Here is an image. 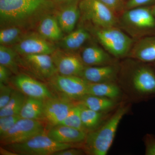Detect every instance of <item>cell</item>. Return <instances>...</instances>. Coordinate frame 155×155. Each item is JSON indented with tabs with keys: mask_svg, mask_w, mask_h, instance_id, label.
Here are the masks:
<instances>
[{
	"mask_svg": "<svg viewBox=\"0 0 155 155\" xmlns=\"http://www.w3.org/2000/svg\"><path fill=\"white\" fill-rule=\"evenodd\" d=\"M58 74L79 76L86 66L79 54L58 48L51 55Z\"/></svg>",
	"mask_w": 155,
	"mask_h": 155,
	"instance_id": "12",
	"label": "cell"
},
{
	"mask_svg": "<svg viewBox=\"0 0 155 155\" xmlns=\"http://www.w3.org/2000/svg\"><path fill=\"white\" fill-rule=\"evenodd\" d=\"M134 91L147 97L155 96V70L148 65H143L135 69L131 78Z\"/></svg>",
	"mask_w": 155,
	"mask_h": 155,
	"instance_id": "14",
	"label": "cell"
},
{
	"mask_svg": "<svg viewBox=\"0 0 155 155\" xmlns=\"http://www.w3.org/2000/svg\"><path fill=\"white\" fill-rule=\"evenodd\" d=\"M20 56L11 47L0 45V64L5 66L14 75L20 72Z\"/></svg>",
	"mask_w": 155,
	"mask_h": 155,
	"instance_id": "25",
	"label": "cell"
},
{
	"mask_svg": "<svg viewBox=\"0 0 155 155\" xmlns=\"http://www.w3.org/2000/svg\"><path fill=\"white\" fill-rule=\"evenodd\" d=\"M10 82L26 97L45 100L54 96L47 85L23 72L12 76Z\"/></svg>",
	"mask_w": 155,
	"mask_h": 155,
	"instance_id": "10",
	"label": "cell"
},
{
	"mask_svg": "<svg viewBox=\"0 0 155 155\" xmlns=\"http://www.w3.org/2000/svg\"><path fill=\"white\" fill-rule=\"evenodd\" d=\"M44 132L41 121L21 118L5 134L0 137L1 144L6 146L21 143Z\"/></svg>",
	"mask_w": 155,
	"mask_h": 155,
	"instance_id": "8",
	"label": "cell"
},
{
	"mask_svg": "<svg viewBox=\"0 0 155 155\" xmlns=\"http://www.w3.org/2000/svg\"><path fill=\"white\" fill-rule=\"evenodd\" d=\"M81 0H52L57 8H60L65 6L78 4Z\"/></svg>",
	"mask_w": 155,
	"mask_h": 155,
	"instance_id": "37",
	"label": "cell"
},
{
	"mask_svg": "<svg viewBox=\"0 0 155 155\" xmlns=\"http://www.w3.org/2000/svg\"><path fill=\"white\" fill-rule=\"evenodd\" d=\"M20 56L51 55L58 48L55 43L49 41L37 32L29 31L17 44L11 47Z\"/></svg>",
	"mask_w": 155,
	"mask_h": 155,
	"instance_id": "11",
	"label": "cell"
},
{
	"mask_svg": "<svg viewBox=\"0 0 155 155\" xmlns=\"http://www.w3.org/2000/svg\"><path fill=\"white\" fill-rule=\"evenodd\" d=\"M155 0H128L126 4L125 7L127 9L133 8L137 7H143L153 2Z\"/></svg>",
	"mask_w": 155,
	"mask_h": 155,
	"instance_id": "36",
	"label": "cell"
},
{
	"mask_svg": "<svg viewBox=\"0 0 155 155\" xmlns=\"http://www.w3.org/2000/svg\"><path fill=\"white\" fill-rule=\"evenodd\" d=\"M91 35L87 29L80 27L64 36L57 45L61 49L75 52L91 38Z\"/></svg>",
	"mask_w": 155,
	"mask_h": 155,
	"instance_id": "21",
	"label": "cell"
},
{
	"mask_svg": "<svg viewBox=\"0 0 155 155\" xmlns=\"http://www.w3.org/2000/svg\"><path fill=\"white\" fill-rule=\"evenodd\" d=\"M131 58L145 63L155 62V35L145 37L133 46L129 54Z\"/></svg>",
	"mask_w": 155,
	"mask_h": 155,
	"instance_id": "19",
	"label": "cell"
},
{
	"mask_svg": "<svg viewBox=\"0 0 155 155\" xmlns=\"http://www.w3.org/2000/svg\"><path fill=\"white\" fill-rule=\"evenodd\" d=\"M121 106L110 119L95 130L88 132L84 142V150L91 155H106L113 144L120 122L128 111Z\"/></svg>",
	"mask_w": 155,
	"mask_h": 155,
	"instance_id": "2",
	"label": "cell"
},
{
	"mask_svg": "<svg viewBox=\"0 0 155 155\" xmlns=\"http://www.w3.org/2000/svg\"><path fill=\"white\" fill-rule=\"evenodd\" d=\"M54 15L64 33L68 34L74 30L75 25L80 18L78 4L58 8Z\"/></svg>",
	"mask_w": 155,
	"mask_h": 155,
	"instance_id": "17",
	"label": "cell"
},
{
	"mask_svg": "<svg viewBox=\"0 0 155 155\" xmlns=\"http://www.w3.org/2000/svg\"><path fill=\"white\" fill-rule=\"evenodd\" d=\"M17 155H53L59 151L77 147V144L61 143L50 138L44 132L21 143L2 146Z\"/></svg>",
	"mask_w": 155,
	"mask_h": 155,
	"instance_id": "3",
	"label": "cell"
},
{
	"mask_svg": "<svg viewBox=\"0 0 155 155\" xmlns=\"http://www.w3.org/2000/svg\"><path fill=\"white\" fill-rule=\"evenodd\" d=\"M20 119L21 117L19 115L0 117V137L5 134Z\"/></svg>",
	"mask_w": 155,
	"mask_h": 155,
	"instance_id": "30",
	"label": "cell"
},
{
	"mask_svg": "<svg viewBox=\"0 0 155 155\" xmlns=\"http://www.w3.org/2000/svg\"><path fill=\"white\" fill-rule=\"evenodd\" d=\"M75 104L72 101L56 96L44 100L43 120L50 127L60 125Z\"/></svg>",
	"mask_w": 155,
	"mask_h": 155,
	"instance_id": "13",
	"label": "cell"
},
{
	"mask_svg": "<svg viewBox=\"0 0 155 155\" xmlns=\"http://www.w3.org/2000/svg\"><path fill=\"white\" fill-rule=\"evenodd\" d=\"M80 106L81 122L84 129L87 133L95 130L101 126L104 119V113L93 110Z\"/></svg>",
	"mask_w": 155,
	"mask_h": 155,
	"instance_id": "26",
	"label": "cell"
},
{
	"mask_svg": "<svg viewBox=\"0 0 155 155\" xmlns=\"http://www.w3.org/2000/svg\"><path fill=\"white\" fill-rule=\"evenodd\" d=\"M81 107L80 105L75 103V104L70 109L65 119L60 125H67L85 131L81 122Z\"/></svg>",
	"mask_w": 155,
	"mask_h": 155,
	"instance_id": "29",
	"label": "cell"
},
{
	"mask_svg": "<svg viewBox=\"0 0 155 155\" xmlns=\"http://www.w3.org/2000/svg\"><path fill=\"white\" fill-rule=\"evenodd\" d=\"M93 32L105 50L116 58H123L129 54L133 47L132 38L116 26H94Z\"/></svg>",
	"mask_w": 155,
	"mask_h": 155,
	"instance_id": "4",
	"label": "cell"
},
{
	"mask_svg": "<svg viewBox=\"0 0 155 155\" xmlns=\"http://www.w3.org/2000/svg\"><path fill=\"white\" fill-rule=\"evenodd\" d=\"M44 100L26 97L19 116L22 119L43 120Z\"/></svg>",
	"mask_w": 155,
	"mask_h": 155,
	"instance_id": "24",
	"label": "cell"
},
{
	"mask_svg": "<svg viewBox=\"0 0 155 155\" xmlns=\"http://www.w3.org/2000/svg\"><path fill=\"white\" fill-rule=\"evenodd\" d=\"M26 98V96L21 92L16 89H14L9 102L4 107L0 110V117L19 115Z\"/></svg>",
	"mask_w": 155,
	"mask_h": 155,
	"instance_id": "28",
	"label": "cell"
},
{
	"mask_svg": "<svg viewBox=\"0 0 155 155\" xmlns=\"http://www.w3.org/2000/svg\"><path fill=\"white\" fill-rule=\"evenodd\" d=\"M75 103L90 110L101 113L112 110L116 105V100L91 95H86Z\"/></svg>",
	"mask_w": 155,
	"mask_h": 155,
	"instance_id": "23",
	"label": "cell"
},
{
	"mask_svg": "<svg viewBox=\"0 0 155 155\" xmlns=\"http://www.w3.org/2000/svg\"><path fill=\"white\" fill-rule=\"evenodd\" d=\"M116 14L121 12L124 8V0H101Z\"/></svg>",
	"mask_w": 155,
	"mask_h": 155,
	"instance_id": "32",
	"label": "cell"
},
{
	"mask_svg": "<svg viewBox=\"0 0 155 155\" xmlns=\"http://www.w3.org/2000/svg\"><path fill=\"white\" fill-rule=\"evenodd\" d=\"M46 133L55 141L67 144L83 143L87 134L84 130L64 125L50 127Z\"/></svg>",
	"mask_w": 155,
	"mask_h": 155,
	"instance_id": "15",
	"label": "cell"
},
{
	"mask_svg": "<svg viewBox=\"0 0 155 155\" xmlns=\"http://www.w3.org/2000/svg\"><path fill=\"white\" fill-rule=\"evenodd\" d=\"M20 65L21 69L27 71L32 77L46 82L58 73L51 55L20 56Z\"/></svg>",
	"mask_w": 155,
	"mask_h": 155,
	"instance_id": "9",
	"label": "cell"
},
{
	"mask_svg": "<svg viewBox=\"0 0 155 155\" xmlns=\"http://www.w3.org/2000/svg\"><path fill=\"white\" fill-rule=\"evenodd\" d=\"M12 74L10 69L0 64V83L8 84L10 82Z\"/></svg>",
	"mask_w": 155,
	"mask_h": 155,
	"instance_id": "34",
	"label": "cell"
},
{
	"mask_svg": "<svg viewBox=\"0 0 155 155\" xmlns=\"http://www.w3.org/2000/svg\"><path fill=\"white\" fill-rule=\"evenodd\" d=\"M0 155H17V153L12 151L11 150L6 148L4 146L0 147Z\"/></svg>",
	"mask_w": 155,
	"mask_h": 155,
	"instance_id": "38",
	"label": "cell"
},
{
	"mask_svg": "<svg viewBox=\"0 0 155 155\" xmlns=\"http://www.w3.org/2000/svg\"><path fill=\"white\" fill-rule=\"evenodd\" d=\"M29 32L24 28L17 26L1 28L0 45L6 46H13L18 43Z\"/></svg>",
	"mask_w": 155,
	"mask_h": 155,
	"instance_id": "27",
	"label": "cell"
},
{
	"mask_svg": "<svg viewBox=\"0 0 155 155\" xmlns=\"http://www.w3.org/2000/svg\"><path fill=\"white\" fill-rule=\"evenodd\" d=\"M153 67H154V69L155 70V63H154Z\"/></svg>",
	"mask_w": 155,
	"mask_h": 155,
	"instance_id": "40",
	"label": "cell"
},
{
	"mask_svg": "<svg viewBox=\"0 0 155 155\" xmlns=\"http://www.w3.org/2000/svg\"><path fill=\"white\" fill-rule=\"evenodd\" d=\"M87 95L104 97L116 101L121 96V91L115 82H89Z\"/></svg>",
	"mask_w": 155,
	"mask_h": 155,
	"instance_id": "22",
	"label": "cell"
},
{
	"mask_svg": "<svg viewBox=\"0 0 155 155\" xmlns=\"http://www.w3.org/2000/svg\"><path fill=\"white\" fill-rule=\"evenodd\" d=\"M47 83L53 94L56 95L54 96L76 102L87 95L89 82L79 76L58 73L49 78Z\"/></svg>",
	"mask_w": 155,
	"mask_h": 155,
	"instance_id": "5",
	"label": "cell"
},
{
	"mask_svg": "<svg viewBox=\"0 0 155 155\" xmlns=\"http://www.w3.org/2000/svg\"><path fill=\"white\" fill-rule=\"evenodd\" d=\"M11 85L0 83V110L9 102L13 94L14 89Z\"/></svg>",
	"mask_w": 155,
	"mask_h": 155,
	"instance_id": "31",
	"label": "cell"
},
{
	"mask_svg": "<svg viewBox=\"0 0 155 155\" xmlns=\"http://www.w3.org/2000/svg\"><path fill=\"white\" fill-rule=\"evenodd\" d=\"M36 32L44 38L55 43L64 37V32L54 14H49L43 17L37 26Z\"/></svg>",
	"mask_w": 155,
	"mask_h": 155,
	"instance_id": "18",
	"label": "cell"
},
{
	"mask_svg": "<svg viewBox=\"0 0 155 155\" xmlns=\"http://www.w3.org/2000/svg\"><path fill=\"white\" fill-rule=\"evenodd\" d=\"M146 155H155V137L152 134H147L144 139Z\"/></svg>",
	"mask_w": 155,
	"mask_h": 155,
	"instance_id": "33",
	"label": "cell"
},
{
	"mask_svg": "<svg viewBox=\"0 0 155 155\" xmlns=\"http://www.w3.org/2000/svg\"><path fill=\"white\" fill-rule=\"evenodd\" d=\"M84 150L77 147H71L57 152L53 155H82L85 154Z\"/></svg>",
	"mask_w": 155,
	"mask_h": 155,
	"instance_id": "35",
	"label": "cell"
},
{
	"mask_svg": "<svg viewBox=\"0 0 155 155\" xmlns=\"http://www.w3.org/2000/svg\"><path fill=\"white\" fill-rule=\"evenodd\" d=\"M121 20L122 25L132 33L155 35V18L150 8L127 9L122 14Z\"/></svg>",
	"mask_w": 155,
	"mask_h": 155,
	"instance_id": "7",
	"label": "cell"
},
{
	"mask_svg": "<svg viewBox=\"0 0 155 155\" xmlns=\"http://www.w3.org/2000/svg\"><path fill=\"white\" fill-rule=\"evenodd\" d=\"M110 54L97 45L84 48L80 54L81 58L86 66H99L112 64Z\"/></svg>",
	"mask_w": 155,
	"mask_h": 155,
	"instance_id": "20",
	"label": "cell"
},
{
	"mask_svg": "<svg viewBox=\"0 0 155 155\" xmlns=\"http://www.w3.org/2000/svg\"><path fill=\"white\" fill-rule=\"evenodd\" d=\"M151 10L152 12L153 15L154 16L155 18V4L151 7Z\"/></svg>",
	"mask_w": 155,
	"mask_h": 155,
	"instance_id": "39",
	"label": "cell"
},
{
	"mask_svg": "<svg viewBox=\"0 0 155 155\" xmlns=\"http://www.w3.org/2000/svg\"><path fill=\"white\" fill-rule=\"evenodd\" d=\"M57 9L52 0H0V26L32 31L43 17L54 14Z\"/></svg>",
	"mask_w": 155,
	"mask_h": 155,
	"instance_id": "1",
	"label": "cell"
},
{
	"mask_svg": "<svg viewBox=\"0 0 155 155\" xmlns=\"http://www.w3.org/2000/svg\"><path fill=\"white\" fill-rule=\"evenodd\" d=\"M80 18L94 27L116 26V14L101 0H81L78 3Z\"/></svg>",
	"mask_w": 155,
	"mask_h": 155,
	"instance_id": "6",
	"label": "cell"
},
{
	"mask_svg": "<svg viewBox=\"0 0 155 155\" xmlns=\"http://www.w3.org/2000/svg\"><path fill=\"white\" fill-rule=\"evenodd\" d=\"M118 71V67L113 64L86 66L78 76L91 83L115 82Z\"/></svg>",
	"mask_w": 155,
	"mask_h": 155,
	"instance_id": "16",
	"label": "cell"
}]
</instances>
